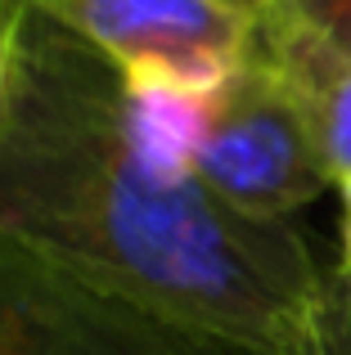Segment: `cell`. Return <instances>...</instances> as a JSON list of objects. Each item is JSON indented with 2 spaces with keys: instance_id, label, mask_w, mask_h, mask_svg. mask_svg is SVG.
Masks as SVG:
<instances>
[{
  "instance_id": "cell-1",
  "label": "cell",
  "mask_w": 351,
  "mask_h": 355,
  "mask_svg": "<svg viewBox=\"0 0 351 355\" xmlns=\"http://www.w3.org/2000/svg\"><path fill=\"white\" fill-rule=\"evenodd\" d=\"M0 230L252 355H316L329 270L167 157L126 77L27 0L0 95Z\"/></svg>"
},
{
  "instance_id": "cell-4",
  "label": "cell",
  "mask_w": 351,
  "mask_h": 355,
  "mask_svg": "<svg viewBox=\"0 0 351 355\" xmlns=\"http://www.w3.org/2000/svg\"><path fill=\"white\" fill-rule=\"evenodd\" d=\"M126 81L221 90L257 50V18L225 0H32Z\"/></svg>"
},
{
  "instance_id": "cell-5",
  "label": "cell",
  "mask_w": 351,
  "mask_h": 355,
  "mask_svg": "<svg viewBox=\"0 0 351 355\" xmlns=\"http://www.w3.org/2000/svg\"><path fill=\"white\" fill-rule=\"evenodd\" d=\"M257 50L289 90L329 180H351V54L293 0L271 5L257 18Z\"/></svg>"
},
{
  "instance_id": "cell-8",
  "label": "cell",
  "mask_w": 351,
  "mask_h": 355,
  "mask_svg": "<svg viewBox=\"0 0 351 355\" xmlns=\"http://www.w3.org/2000/svg\"><path fill=\"white\" fill-rule=\"evenodd\" d=\"M27 0H0V95H5V72H9V45H14V27Z\"/></svg>"
},
{
  "instance_id": "cell-7",
  "label": "cell",
  "mask_w": 351,
  "mask_h": 355,
  "mask_svg": "<svg viewBox=\"0 0 351 355\" xmlns=\"http://www.w3.org/2000/svg\"><path fill=\"white\" fill-rule=\"evenodd\" d=\"M311 23H320L351 54V0H293Z\"/></svg>"
},
{
  "instance_id": "cell-2",
  "label": "cell",
  "mask_w": 351,
  "mask_h": 355,
  "mask_svg": "<svg viewBox=\"0 0 351 355\" xmlns=\"http://www.w3.org/2000/svg\"><path fill=\"white\" fill-rule=\"evenodd\" d=\"M0 355H252L0 230Z\"/></svg>"
},
{
  "instance_id": "cell-10",
  "label": "cell",
  "mask_w": 351,
  "mask_h": 355,
  "mask_svg": "<svg viewBox=\"0 0 351 355\" xmlns=\"http://www.w3.org/2000/svg\"><path fill=\"white\" fill-rule=\"evenodd\" d=\"M225 5H234V9H243V14H252V18H262L271 5H280V0H225Z\"/></svg>"
},
{
  "instance_id": "cell-6",
  "label": "cell",
  "mask_w": 351,
  "mask_h": 355,
  "mask_svg": "<svg viewBox=\"0 0 351 355\" xmlns=\"http://www.w3.org/2000/svg\"><path fill=\"white\" fill-rule=\"evenodd\" d=\"M316 355H351V288H343L329 270V306H325V333Z\"/></svg>"
},
{
  "instance_id": "cell-3",
  "label": "cell",
  "mask_w": 351,
  "mask_h": 355,
  "mask_svg": "<svg viewBox=\"0 0 351 355\" xmlns=\"http://www.w3.org/2000/svg\"><path fill=\"white\" fill-rule=\"evenodd\" d=\"M189 166L252 220H293L329 189V171L262 50L203 99Z\"/></svg>"
},
{
  "instance_id": "cell-9",
  "label": "cell",
  "mask_w": 351,
  "mask_h": 355,
  "mask_svg": "<svg viewBox=\"0 0 351 355\" xmlns=\"http://www.w3.org/2000/svg\"><path fill=\"white\" fill-rule=\"evenodd\" d=\"M329 270L343 288H351V180L343 184V248H338V261Z\"/></svg>"
}]
</instances>
